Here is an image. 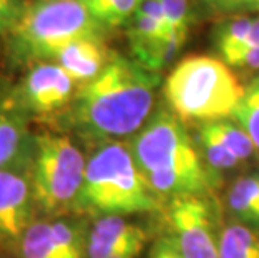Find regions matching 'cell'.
Returning a JSON list of instances; mask_svg holds the SVG:
<instances>
[{"label": "cell", "instance_id": "15", "mask_svg": "<svg viewBox=\"0 0 259 258\" xmlns=\"http://www.w3.org/2000/svg\"><path fill=\"white\" fill-rule=\"evenodd\" d=\"M199 128L207 131L214 138H218L233 155L239 159V161H246L249 159L256 151V146L252 139L247 136V133L229 119H216V121H206L201 123Z\"/></svg>", "mask_w": 259, "mask_h": 258}, {"label": "cell", "instance_id": "4", "mask_svg": "<svg viewBox=\"0 0 259 258\" xmlns=\"http://www.w3.org/2000/svg\"><path fill=\"white\" fill-rule=\"evenodd\" d=\"M104 34L80 0H32L7 34L9 57L17 64L49 62L65 44Z\"/></svg>", "mask_w": 259, "mask_h": 258}, {"label": "cell", "instance_id": "10", "mask_svg": "<svg viewBox=\"0 0 259 258\" xmlns=\"http://www.w3.org/2000/svg\"><path fill=\"white\" fill-rule=\"evenodd\" d=\"M112 54L104 37H82L65 44L49 62L59 64L79 87L97 78L111 60Z\"/></svg>", "mask_w": 259, "mask_h": 258}, {"label": "cell", "instance_id": "13", "mask_svg": "<svg viewBox=\"0 0 259 258\" xmlns=\"http://www.w3.org/2000/svg\"><path fill=\"white\" fill-rule=\"evenodd\" d=\"M20 258H70L52 232L51 222H34L17 245Z\"/></svg>", "mask_w": 259, "mask_h": 258}, {"label": "cell", "instance_id": "7", "mask_svg": "<svg viewBox=\"0 0 259 258\" xmlns=\"http://www.w3.org/2000/svg\"><path fill=\"white\" fill-rule=\"evenodd\" d=\"M172 240L186 258H219L212 211L206 195L170 200L167 210Z\"/></svg>", "mask_w": 259, "mask_h": 258}, {"label": "cell", "instance_id": "1", "mask_svg": "<svg viewBox=\"0 0 259 258\" xmlns=\"http://www.w3.org/2000/svg\"><path fill=\"white\" fill-rule=\"evenodd\" d=\"M157 84V72L114 52L97 78L77 87L65 113L69 128L96 146L132 138L154 113Z\"/></svg>", "mask_w": 259, "mask_h": 258}, {"label": "cell", "instance_id": "19", "mask_svg": "<svg viewBox=\"0 0 259 258\" xmlns=\"http://www.w3.org/2000/svg\"><path fill=\"white\" fill-rule=\"evenodd\" d=\"M199 146L207 161V166L211 169H216V171L231 169L238 166V163H241L221 141L214 138L212 134H209L207 131H204L202 128H199Z\"/></svg>", "mask_w": 259, "mask_h": 258}, {"label": "cell", "instance_id": "22", "mask_svg": "<svg viewBox=\"0 0 259 258\" xmlns=\"http://www.w3.org/2000/svg\"><path fill=\"white\" fill-rule=\"evenodd\" d=\"M204 5L212 12H242V10H257L259 0H202Z\"/></svg>", "mask_w": 259, "mask_h": 258}, {"label": "cell", "instance_id": "3", "mask_svg": "<svg viewBox=\"0 0 259 258\" xmlns=\"http://www.w3.org/2000/svg\"><path fill=\"white\" fill-rule=\"evenodd\" d=\"M162 198L137 166L129 144L109 141L87 159L85 176L74 210L92 216L156 211Z\"/></svg>", "mask_w": 259, "mask_h": 258}, {"label": "cell", "instance_id": "27", "mask_svg": "<svg viewBox=\"0 0 259 258\" xmlns=\"http://www.w3.org/2000/svg\"><path fill=\"white\" fill-rule=\"evenodd\" d=\"M151 258H166V255H164V251L161 248V245L156 241V245H154V248L151 251Z\"/></svg>", "mask_w": 259, "mask_h": 258}, {"label": "cell", "instance_id": "2", "mask_svg": "<svg viewBox=\"0 0 259 258\" xmlns=\"http://www.w3.org/2000/svg\"><path fill=\"white\" fill-rule=\"evenodd\" d=\"M137 166L161 198L207 195L212 169L197 151L184 121L159 106L129 142Z\"/></svg>", "mask_w": 259, "mask_h": 258}, {"label": "cell", "instance_id": "17", "mask_svg": "<svg viewBox=\"0 0 259 258\" xmlns=\"http://www.w3.org/2000/svg\"><path fill=\"white\" fill-rule=\"evenodd\" d=\"M231 119L246 131L254 142L256 151H259V74L244 87V94L231 114Z\"/></svg>", "mask_w": 259, "mask_h": 258}, {"label": "cell", "instance_id": "11", "mask_svg": "<svg viewBox=\"0 0 259 258\" xmlns=\"http://www.w3.org/2000/svg\"><path fill=\"white\" fill-rule=\"evenodd\" d=\"M144 228L120 215L101 216L87 235V258H109L131 246H144Z\"/></svg>", "mask_w": 259, "mask_h": 258}, {"label": "cell", "instance_id": "21", "mask_svg": "<svg viewBox=\"0 0 259 258\" xmlns=\"http://www.w3.org/2000/svg\"><path fill=\"white\" fill-rule=\"evenodd\" d=\"M25 0H0V34L7 35L22 17Z\"/></svg>", "mask_w": 259, "mask_h": 258}, {"label": "cell", "instance_id": "18", "mask_svg": "<svg viewBox=\"0 0 259 258\" xmlns=\"http://www.w3.org/2000/svg\"><path fill=\"white\" fill-rule=\"evenodd\" d=\"M251 27H252V19L249 17H234L219 25L216 35V46L223 60L246 46Z\"/></svg>", "mask_w": 259, "mask_h": 258}, {"label": "cell", "instance_id": "8", "mask_svg": "<svg viewBox=\"0 0 259 258\" xmlns=\"http://www.w3.org/2000/svg\"><path fill=\"white\" fill-rule=\"evenodd\" d=\"M77 91L75 81L56 62H35L14 96V106L27 116H51L67 109Z\"/></svg>", "mask_w": 259, "mask_h": 258}, {"label": "cell", "instance_id": "28", "mask_svg": "<svg viewBox=\"0 0 259 258\" xmlns=\"http://www.w3.org/2000/svg\"><path fill=\"white\" fill-rule=\"evenodd\" d=\"M257 12H259V7H257Z\"/></svg>", "mask_w": 259, "mask_h": 258}, {"label": "cell", "instance_id": "14", "mask_svg": "<svg viewBox=\"0 0 259 258\" xmlns=\"http://www.w3.org/2000/svg\"><path fill=\"white\" fill-rule=\"evenodd\" d=\"M229 210L242 223L259 227V174L242 176L228 193Z\"/></svg>", "mask_w": 259, "mask_h": 258}, {"label": "cell", "instance_id": "26", "mask_svg": "<svg viewBox=\"0 0 259 258\" xmlns=\"http://www.w3.org/2000/svg\"><path fill=\"white\" fill-rule=\"evenodd\" d=\"M144 246L139 245V246H131V248H125L122 251H119V253H114L112 256H109V258H137L141 255V251Z\"/></svg>", "mask_w": 259, "mask_h": 258}, {"label": "cell", "instance_id": "23", "mask_svg": "<svg viewBox=\"0 0 259 258\" xmlns=\"http://www.w3.org/2000/svg\"><path fill=\"white\" fill-rule=\"evenodd\" d=\"M224 62L228 64L229 67L259 70V46L241 49V51L234 52L233 56H229Z\"/></svg>", "mask_w": 259, "mask_h": 258}, {"label": "cell", "instance_id": "12", "mask_svg": "<svg viewBox=\"0 0 259 258\" xmlns=\"http://www.w3.org/2000/svg\"><path fill=\"white\" fill-rule=\"evenodd\" d=\"M35 136L27 128V114L10 104L0 107V169L32 166Z\"/></svg>", "mask_w": 259, "mask_h": 258}, {"label": "cell", "instance_id": "9", "mask_svg": "<svg viewBox=\"0 0 259 258\" xmlns=\"http://www.w3.org/2000/svg\"><path fill=\"white\" fill-rule=\"evenodd\" d=\"M30 166L0 169V243L19 245L34 219Z\"/></svg>", "mask_w": 259, "mask_h": 258}, {"label": "cell", "instance_id": "24", "mask_svg": "<svg viewBox=\"0 0 259 258\" xmlns=\"http://www.w3.org/2000/svg\"><path fill=\"white\" fill-rule=\"evenodd\" d=\"M80 2L87 10H89V14L92 15V17H96V15L101 12L109 2H112V0H80Z\"/></svg>", "mask_w": 259, "mask_h": 258}, {"label": "cell", "instance_id": "5", "mask_svg": "<svg viewBox=\"0 0 259 258\" xmlns=\"http://www.w3.org/2000/svg\"><path fill=\"white\" fill-rule=\"evenodd\" d=\"M244 87L223 59L192 56L170 70L164 86L167 106L183 121L231 118Z\"/></svg>", "mask_w": 259, "mask_h": 258}, {"label": "cell", "instance_id": "20", "mask_svg": "<svg viewBox=\"0 0 259 258\" xmlns=\"http://www.w3.org/2000/svg\"><path fill=\"white\" fill-rule=\"evenodd\" d=\"M166 14L169 29L181 46H184L191 27V10L187 0H159Z\"/></svg>", "mask_w": 259, "mask_h": 258}, {"label": "cell", "instance_id": "6", "mask_svg": "<svg viewBox=\"0 0 259 258\" xmlns=\"http://www.w3.org/2000/svg\"><path fill=\"white\" fill-rule=\"evenodd\" d=\"M87 159L64 134L35 136L30 181L35 205L46 213L74 210L85 176Z\"/></svg>", "mask_w": 259, "mask_h": 258}, {"label": "cell", "instance_id": "25", "mask_svg": "<svg viewBox=\"0 0 259 258\" xmlns=\"http://www.w3.org/2000/svg\"><path fill=\"white\" fill-rule=\"evenodd\" d=\"M256 46H259V17L252 19V27H251L249 37H247V42H246L244 47H256ZM244 47H242V49H244ZM239 51H241V49H239ZM231 56H233V54H231Z\"/></svg>", "mask_w": 259, "mask_h": 258}, {"label": "cell", "instance_id": "16", "mask_svg": "<svg viewBox=\"0 0 259 258\" xmlns=\"http://www.w3.org/2000/svg\"><path fill=\"white\" fill-rule=\"evenodd\" d=\"M219 258H259V233L246 225H229L219 238Z\"/></svg>", "mask_w": 259, "mask_h": 258}]
</instances>
